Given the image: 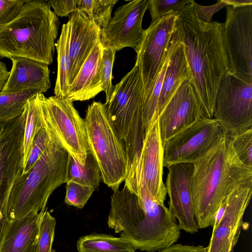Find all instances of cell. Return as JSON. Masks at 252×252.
<instances>
[{
    "label": "cell",
    "mask_w": 252,
    "mask_h": 252,
    "mask_svg": "<svg viewBox=\"0 0 252 252\" xmlns=\"http://www.w3.org/2000/svg\"><path fill=\"white\" fill-rule=\"evenodd\" d=\"M175 27L183 46L201 118L212 119L218 86L222 76L230 73L223 43V23L201 21L190 1L176 14Z\"/></svg>",
    "instance_id": "obj_1"
},
{
    "label": "cell",
    "mask_w": 252,
    "mask_h": 252,
    "mask_svg": "<svg viewBox=\"0 0 252 252\" xmlns=\"http://www.w3.org/2000/svg\"><path fill=\"white\" fill-rule=\"evenodd\" d=\"M108 227L136 250L156 252L177 242L181 236L176 219L164 203L143 185L136 194L124 185L112 189Z\"/></svg>",
    "instance_id": "obj_2"
},
{
    "label": "cell",
    "mask_w": 252,
    "mask_h": 252,
    "mask_svg": "<svg viewBox=\"0 0 252 252\" xmlns=\"http://www.w3.org/2000/svg\"><path fill=\"white\" fill-rule=\"evenodd\" d=\"M193 164L191 194L200 229L213 226L225 198L237 188L252 182V168L243 164L223 131L209 151Z\"/></svg>",
    "instance_id": "obj_3"
},
{
    "label": "cell",
    "mask_w": 252,
    "mask_h": 252,
    "mask_svg": "<svg viewBox=\"0 0 252 252\" xmlns=\"http://www.w3.org/2000/svg\"><path fill=\"white\" fill-rule=\"evenodd\" d=\"M60 22L49 1L30 0L0 30V58L53 62Z\"/></svg>",
    "instance_id": "obj_4"
},
{
    "label": "cell",
    "mask_w": 252,
    "mask_h": 252,
    "mask_svg": "<svg viewBox=\"0 0 252 252\" xmlns=\"http://www.w3.org/2000/svg\"><path fill=\"white\" fill-rule=\"evenodd\" d=\"M144 86L140 72L131 70L116 85L105 103L110 120L124 142L127 157L125 185L133 193L137 190V174L146 131L142 108Z\"/></svg>",
    "instance_id": "obj_5"
},
{
    "label": "cell",
    "mask_w": 252,
    "mask_h": 252,
    "mask_svg": "<svg viewBox=\"0 0 252 252\" xmlns=\"http://www.w3.org/2000/svg\"><path fill=\"white\" fill-rule=\"evenodd\" d=\"M51 136L45 153L28 172L21 174L14 182L7 203L8 221L45 209L54 190L65 183L67 152Z\"/></svg>",
    "instance_id": "obj_6"
},
{
    "label": "cell",
    "mask_w": 252,
    "mask_h": 252,
    "mask_svg": "<svg viewBox=\"0 0 252 252\" xmlns=\"http://www.w3.org/2000/svg\"><path fill=\"white\" fill-rule=\"evenodd\" d=\"M84 120L89 151L99 166L102 181L112 189L119 188L126 177L127 157L105 103L93 101Z\"/></svg>",
    "instance_id": "obj_7"
},
{
    "label": "cell",
    "mask_w": 252,
    "mask_h": 252,
    "mask_svg": "<svg viewBox=\"0 0 252 252\" xmlns=\"http://www.w3.org/2000/svg\"><path fill=\"white\" fill-rule=\"evenodd\" d=\"M41 105L44 126L67 153L84 164L89 151L85 121L73 102L43 95Z\"/></svg>",
    "instance_id": "obj_8"
},
{
    "label": "cell",
    "mask_w": 252,
    "mask_h": 252,
    "mask_svg": "<svg viewBox=\"0 0 252 252\" xmlns=\"http://www.w3.org/2000/svg\"><path fill=\"white\" fill-rule=\"evenodd\" d=\"M213 118L230 135L252 127V79L230 73L222 76L216 92Z\"/></svg>",
    "instance_id": "obj_9"
},
{
    "label": "cell",
    "mask_w": 252,
    "mask_h": 252,
    "mask_svg": "<svg viewBox=\"0 0 252 252\" xmlns=\"http://www.w3.org/2000/svg\"><path fill=\"white\" fill-rule=\"evenodd\" d=\"M26 107L18 117L0 122V239L8 222L7 203L14 182L23 169Z\"/></svg>",
    "instance_id": "obj_10"
},
{
    "label": "cell",
    "mask_w": 252,
    "mask_h": 252,
    "mask_svg": "<svg viewBox=\"0 0 252 252\" xmlns=\"http://www.w3.org/2000/svg\"><path fill=\"white\" fill-rule=\"evenodd\" d=\"M226 7L223 38L230 72L252 79V4Z\"/></svg>",
    "instance_id": "obj_11"
},
{
    "label": "cell",
    "mask_w": 252,
    "mask_h": 252,
    "mask_svg": "<svg viewBox=\"0 0 252 252\" xmlns=\"http://www.w3.org/2000/svg\"><path fill=\"white\" fill-rule=\"evenodd\" d=\"M223 132L215 119L201 118L163 143V166L194 164L206 155Z\"/></svg>",
    "instance_id": "obj_12"
},
{
    "label": "cell",
    "mask_w": 252,
    "mask_h": 252,
    "mask_svg": "<svg viewBox=\"0 0 252 252\" xmlns=\"http://www.w3.org/2000/svg\"><path fill=\"white\" fill-rule=\"evenodd\" d=\"M176 18V14L165 15L151 22L145 30L144 40L137 54L136 61L143 82V104L150 98L163 64L174 29Z\"/></svg>",
    "instance_id": "obj_13"
},
{
    "label": "cell",
    "mask_w": 252,
    "mask_h": 252,
    "mask_svg": "<svg viewBox=\"0 0 252 252\" xmlns=\"http://www.w3.org/2000/svg\"><path fill=\"white\" fill-rule=\"evenodd\" d=\"M147 9L148 0H131L118 7L101 31L102 46L116 51L130 47L137 54L145 35L142 23Z\"/></svg>",
    "instance_id": "obj_14"
},
{
    "label": "cell",
    "mask_w": 252,
    "mask_h": 252,
    "mask_svg": "<svg viewBox=\"0 0 252 252\" xmlns=\"http://www.w3.org/2000/svg\"><path fill=\"white\" fill-rule=\"evenodd\" d=\"M252 195V182L234 190L221 203L223 215L216 227L207 247V252H231L236 243L245 212Z\"/></svg>",
    "instance_id": "obj_15"
},
{
    "label": "cell",
    "mask_w": 252,
    "mask_h": 252,
    "mask_svg": "<svg viewBox=\"0 0 252 252\" xmlns=\"http://www.w3.org/2000/svg\"><path fill=\"white\" fill-rule=\"evenodd\" d=\"M166 180L168 209L181 230L193 234L198 231L191 194L193 164L176 163L169 166Z\"/></svg>",
    "instance_id": "obj_16"
},
{
    "label": "cell",
    "mask_w": 252,
    "mask_h": 252,
    "mask_svg": "<svg viewBox=\"0 0 252 252\" xmlns=\"http://www.w3.org/2000/svg\"><path fill=\"white\" fill-rule=\"evenodd\" d=\"M163 144L158 118L151 124L143 141L137 174V188L145 186L158 202L164 203L167 194L163 181Z\"/></svg>",
    "instance_id": "obj_17"
},
{
    "label": "cell",
    "mask_w": 252,
    "mask_h": 252,
    "mask_svg": "<svg viewBox=\"0 0 252 252\" xmlns=\"http://www.w3.org/2000/svg\"><path fill=\"white\" fill-rule=\"evenodd\" d=\"M201 118L194 90L185 80L158 117L162 144Z\"/></svg>",
    "instance_id": "obj_18"
},
{
    "label": "cell",
    "mask_w": 252,
    "mask_h": 252,
    "mask_svg": "<svg viewBox=\"0 0 252 252\" xmlns=\"http://www.w3.org/2000/svg\"><path fill=\"white\" fill-rule=\"evenodd\" d=\"M70 70L68 89L84 63L100 41L101 29L84 12L76 10L69 15Z\"/></svg>",
    "instance_id": "obj_19"
},
{
    "label": "cell",
    "mask_w": 252,
    "mask_h": 252,
    "mask_svg": "<svg viewBox=\"0 0 252 252\" xmlns=\"http://www.w3.org/2000/svg\"><path fill=\"white\" fill-rule=\"evenodd\" d=\"M12 67L2 92L17 93L34 90L40 94L51 87L48 65L22 57L10 59Z\"/></svg>",
    "instance_id": "obj_20"
},
{
    "label": "cell",
    "mask_w": 252,
    "mask_h": 252,
    "mask_svg": "<svg viewBox=\"0 0 252 252\" xmlns=\"http://www.w3.org/2000/svg\"><path fill=\"white\" fill-rule=\"evenodd\" d=\"M45 210L8 221L0 239V252H36L39 223Z\"/></svg>",
    "instance_id": "obj_21"
},
{
    "label": "cell",
    "mask_w": 252,
    "mask_h": 252,
    "mask_svg": "<svg viewBox=\"0 0 252 252\" xmlns=\"http://www.w3.org/2000/svg\"><path fill=\"white\" fill-rule=\"evenodd\" d=\"M102 49L100 40L84 63L69 87L65 98L70 101L89 100L102 91L101 77Z\"/></svg>",
    "instance_id": "obj_22"
},
{
    "label": "cell",
    "mask_w": 252,
    "mask_h": 252,
    "mask_svg": "<svg viewBox=\"0 0 252 252\" xmlns=\"http://www.w3.org/2000/svg\"><path fill=\"white\" fill-rule=\"evenodd\" d=\"M187 79L190 80V75L180 40L171 54L164 77L157 105L158 117L182 83Z\"/></svg>",
    "instance_id": "obj_23"
},
{
    "label": "cell",
    "mask_w": 252,
    "mask_h": 252,
    "mask_svg": "<svg viewBox=\"0 0 252 252\" xmlns=\"http://www.w3.org/2000/svg\"><path fill=\"white\" fill-rule=\"evenodd\" d=\"M101 180L99 166L90 151L84 164L79 163L67 153L65 183L72 181L95 189L98 187Z\"/></svg>",
    "instance_id": "obj_24"
},
{
    "label": "cell",
    "mask_w": 252,
    "mask_h": 252,
    "mask_svg": "<svg viewBox=\"0 0 252 252\" xmlns=\"http://www.w3.org/2000/svg\"><path fill=\"white\" fill-rule=\"evenodd\" d=\"M77 249L78 252H135L136 250L121 237L96 233L80 237Z\"/></svg>",
    "instance_id": "obj_25"
},
{
    "label": "cell",
    "mask_w": 252,
    "mask_h": 252,
    "mask_svg": "<svg viewBox=\"0 0 252 252\" xmlns=\"http://www.w3.org/2000/svg\"><path fill=\"white\" fill-rule=\"evenodd\" d=\"M69 44V24H63L60 37L55 44L58 57L57 76L54 89L55 96L65 98L68 91V78L70 70L68 54Z\"/></svg>",
    "instance_id": "obj_26"
},
{
    "label": "cell",
    "mask_w": 252,
    "mask_h": 252,
    "mask_svg": "<svg viewBox=\"0 0 252 252\" xmlns=\"http://www.w3.org/2000/svg\"><path fill=\"white\" fill-rule=\"evenodd\" d=\"M180 41V38L178 31L175 27L170 39L168 52L157 77L151 95L148 101L143 105L142 117L145 131L147 130L153 121L158 118L157 116V105L164 77L171 54Z\"/></svg>",
    "instance_id": "obj_27"
},
{
    "label": "cell",
    "mask_w": 252,
    "mask_h": 252,
    "mask_svg": "<svg viewBox=\"0 0 252 252\" xmlns=\"http://www.w3.org/2000/svg\"><path fill=\"white\" fill-rule=\"evenodd\" d=\"M43 95V94H37L29 99L27 103L23 142V167L36 134L44 126L41 105Z\"/></svg>",
    "instance_id": "obj_28"
},
{
    "label": "cell",
    "mask_w": 252,
    "mask_h": 252,
    "mask_svg": "<svg viewBox=\"0 0 252 252\" xmlns=\"http://www.w3.org/2000/svg\"><path fill=\"white\" fill-rule=\"evenodd\" d=\"M37 91L31 90L17 93H0V122L12 120L19 116L25 109L29 99Z\"/></svg>",
    "instance_id": "obj_29"
},
{
    "label": "cell",
    "mask_w": 252,
    "mask_h": 252,
    "mask_svg": "<svg viewBox=\"0 0 252 252\" xmlns=\"http://www.w3.org/2000/svg\"><path fill=\"white\" fill-rule=\"evenodd\" d=\"M118 0H76L77 10L84 12L102 30L110 20Z\"/></svg>",
    "instance_id": "obj_30"
},
{
    "label": "cell",
    "mask_w": 252,
    "mask_h": 252,
    "mask_svg": "<svg viewBox=\"0 0 252 252\" xmlns=\"http://www.w3.org/2000/svg\"><path fill=\"white\" fill-rule=\"evenodd\" d=\"M229 135L231 145L240 160L245 166L252 168V127Z\"/></svg>",
    "instance_id": "obj_31"
},
{
    "label": "cell",
    "mask_w": 252,
    "mask_h": 252,
    "mask_svg": "<svg viewBox=\"0 0 252 252\" xmlns=\"http://www.w3.org/2000/svg\"><path fill=\"white\" fill-rule=\"evenodd\" d=\"M56 219L45 210L40 220L36 252H52Z\"/></svg>",
    "instance_id": "obj_32"
},
{
    "label": "cell",
    "mask_w": 252,
    "mask_h": 252,
    "mask_svg": "<svg viewBox=\"0 0 252 252\" xmlns=\"http://www.w3.org/2000/svg\"><path fill=\"white\" fill-rule=\"evenodd\" d=\"M52 139L49 130L44 126L36 134L22 174L28 172L45 153Z\"/></svg>",
    "instance_id": "obj_33"
},
{
    "label": "cell",
    "mask_w": 252,
    "mask_h": 252,
    "mask_svg": "<svg viewBox=\"0 0 252 252\" xmlns=\"http://www.w3.org/2000/svg\"><path fill=\"white\" fill-rule=\"evenodd\" d=\"M191 0H148V9L153 22L168 14H177Z\"/></svg>",
    "instance_id": "obj_34"
},
{
    "label": "cell",
    "mask_w": 252,
    "mask_h": 252,
    "mask_svg": "<svg viewBox=\"0 0 252 252\" xmlns=\"http://www.w3.org/2000/svg\"><path fill=\"white\" fill-rule=\"evenodd\" d=\"M66 204L82 209L93 194L94 189L72 181L65 183Z\"/></svg>",
    "instance_id": "obj_35"
},
{
    "label": "cell",
    "mask_w": 252,
    "mask_h": 252,
    "mask_svg": "<svg viewBox=\"0 0 252 252\" xmlns=\"http://www.w3.org/2000/svg\"><path fill=\"white\" fill-rule=\"evenodd\" d=\"M116 51L111 48L103 47L101 62V77L102 91L106 95L107 103L113 93L114 85L112 84V69Z\"/></svg>",
    "instance_id": "obj_36"
},
{
    "label": "cell",
    "mask_w": 252,
    "mask_h": 252,
    "mask_svg": "<svg viewBox=\"0 0 252 252\" xmlns=\"http://www.w3.org/2000/svg\"><path fill=\"white\" fill-rule=\"evenodd\" d=\"M27 1L0 0V30L18 14Z\"/></svg>",
    "instance_id": "obj_37"
},
{
    "label": "cell",
    "mask_w": 252,
    "mask_h": 252,
    "mask_svg": "<svg viewBox=\"0 0 252 252\" xmlns=\"http://www.w3.org/2000/svg\"><path fill=\"white\" fill-rule=\"evenodd\" d=\"M191 2L198 18L206 23H212L214 14L228 5L226 0H220L217 3L210 6L201 5L193 0H191Z\"/></svg>",
    "instance_id": "obj_38"
},
{
    "label": "cell",
    "mask_w": 252,
    "mask_h": 252,
    "mask_svg": "<svg viewBox=\"0 0 252 252\" xmlns=\"http://www.w3.org/2000/svg\"><path fill=\"white\" fill-rule=\"evenodd\" d=\"M49 2L57 16L66 17L77 10L76 0H50Z\"/></svg>",
    "instance_id": "obj_39"
},
{
    "label": "cell",
    "mask_w": 252,
    "mask_h": 252,
    "mask_svg": "<svg viewBox=\"0 0 252 252\" xmlns=\"http://www.w3.org/2000/svg\"><path fill=\"white\" fill-rule=\"evenodd\" d=\"M207 247L203 246L173 244L167 248L156 252H207Z\"/></svg>",
    "instance_id": "obj_40"
},
{
    "label": "cell",
    "mask_w": 252,
    "mask_h": 252,
    "mask_svg": "<svg viewBox=\"0 0 252 252\" xmlns=\"http://www.w3.org/2000/svg\"><path fill=\"white\" fill-rule=\"evenodd\" d=\"M10 72L7 70L6 65L0 61V93L7 81Z\"/></svg>",
    "instance_id": "obj_41"
},
{
    "label": "cell",
    "mask_w": 252,
    "mask_h": 252,
    "mask_svg": "<svg viewBox=\"0 0 252 252\" xmlns=\"http://www.w3.org/2000/svg\"><path fill=\"white\" fill-rule=\"evenodd\" d=\"M228 5L232 6H241L252 4V0H226Z\"/></svg>",
    "instance_id": "obj_42"
},
{
    "label": "cell",
    "mask_w": 252,
    "mask_h": 252,
    "mask_svg": "<svg viewBox=\"0 0 252 252\" xmlns=\"http://www.w3.org/2000/svg\"><path fill=\"white\" fill-rule=\"evenodd\" d=\"M52 252H56L54 249L52 250Z\"/></svg>",
    "instance_id": "obj_43"
}]
</instances>
